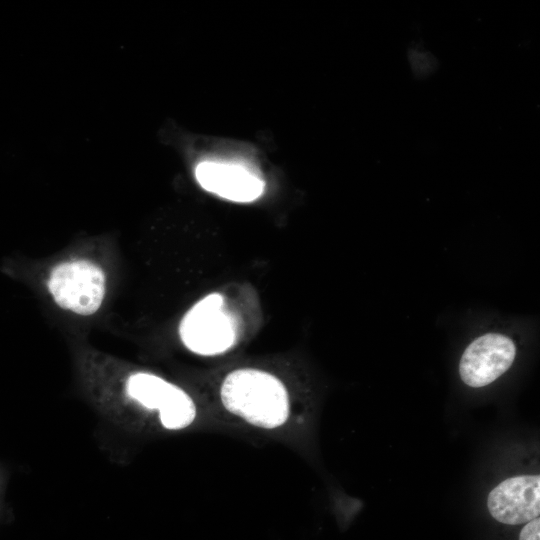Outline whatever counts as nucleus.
<instances>
[{
    "instance_id": "nucleus-1",
    "label": "nucleus",
    "mask_w": 540,
    "mask_h": 540,
    "mask_svg": "<svg viewBox=\"0 0 540 540\" xmlns=\"http://www.w3.org/2000/svg\"><path fill=\"white\" fill-rule=\"evenodd\" d=\"M120 398L103 409L107 416L125 425L145 419L161 430L174 432L190 428L198 418L197 404L186 390L149 371L127 374Z\"/></svg>"
},
{
    "instance_id": "nucleus-2",
    "label": "nucleus",
    "mask_w": 540,
    "mask_h": 540,
    "mask_svg": "<svg viewBox=\"0 0 540 540\" xmlns=\"http://www.w3.org/2000/svg\"><path fill=\"white\" fill-rule=\"evenodd\" d=\"M223 408L241 421L262 430H277L291 414L290 394L275 374L256 367H240L221 381Z\"/></svg>"
},
{
    "instance_id": "nucleus-5",
    "label": "nucleus",
    "mask_w": 540,
    "mask_h": 540,
    "mask_svg": "<svg viewBox=\"0 0 540 540\" xmlns=\"http://www.w3.org/2000/svg\"><path fill=\"white\" fill-rule=\"evenodd\" d=\"M515 355V344L507 335L483 334L475 338L461 356V380L473 388L487 386L511 367Z\"/></svg>"
},
{
    "instance_id": "nucleus-3",
    "label": "nucleus",
    "mask_w": 540,
    "mask_h": 540,
    "mask_svg": "<svg viewBox=\"0 0 540 540\" xmlns=\"http://www.w3.org/2000/svg\"><path fill=\"white\" fill-rule=\"evenodd\" d=\"M179 336L184 347L199 356L214 357L231 350L239 329L225 296L212 292L194 303L180 322Z\"/></svg>"
},
{
    "instance_id": "nucleus-7",
    "label": "nucleus",
    "mask_w": 540,
    "mask_h": 540,
    "mask_svg": "<svg viewBox=\"0 0 540 540\" xmlns=\"http://www.w3.org/2000/svg\"><path fill=\"white\" fill-rule=\"evenodd\" d=\"M195 178L206 191L221 198L248 203L264 192L263 179L238 163L206 160L195 168Z\"/></svg>"
},
{
    "instance_id": "nucleus-8",
    "label": "nucleus",
    "mask_w": 540,
    "mask_h": 540,
    "mask_svg": "<svg viewBox=\"0 0 540 540\" xmlns=\"http://www.w3.org/2000/svg\"><path fill=\"white\" fill-rule=\"evenodd\" d=\"M540 538V519L539 517L527 522L521 529L519 540H539Z\"/></svg>"
},
{
    "instance_id": "nucleus-6",
    "label": "nucleus",
    "mask_w": 540,
    "mask_h": 540,
    "mask_svg": "<svg viewBox=\"0 0 540 540\" xmlns=\"http://www.w3.org/2000/svg\"><path fill=\"white\" fill-rule=\"evenodd\" d=\"M491 516L500 523L519 525L540 514V476L519 475L500 482L487 498Z\"/></svg>"
},
{
    "instance_id": "nucleus-4",
    "label": "nucleus",
    "mask_w": 540,
    "mask_h": 540,
    "mask_svg": "<svg viewBox=\"0 0 540 540\" xmlns=\"http://www.w3.org/2000/svg\"><path fill=\"white\" fill-rule=\"evenodd\" d=\"M47 288L55 303L79 316H90L99 310L106 295L103 269L88 259H70L50 271Z\"/></svg>"
}]
</instances>
